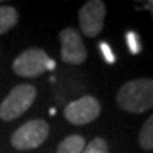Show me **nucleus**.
I'll use <instances>...</instances> for the list:
<instances>
[{
	"label": "nucleus",
	"instance_id": "obj_6",
	"mask_svg": "<svg viewBox=\"0 0 153 153\" xmlns=\"http://www.w3.org/2000/svg\"><path fill=\"white\" fill-rule=\"evenodd\" d=\"M101 114V104L92 95H84L76 101H72L64 109V116L70 123L87 125L95 120Z\"/></svg>",
	"mask_w": 153,
	"mask_h": 153
},
{
	"label": "nucleus",
	"instance_id": "obj_8",
	"mask_svg": "<svg viewBox=\"0 0 153 153\" xmlns=\"http://www.w3.org/2000/svg\"><path fill=\"white\" fill-rule=\"evenodd\" d=\"M19 14L11 6H0V36L10 31L17 24Z\"/></svg>",
	"mask_w": 153,
	"mask_h": 153
},
{
	"label": "nucleus",
	"instance_id": "obj_14",
	"mask_svg": "<svg viewBox=\"0 0 153 153\" xmlns=\"http://www.w3.org/2000/svg\"><path fill=\"white\" fill-rule=\"evenodd\" d=\"M142 9H143V10H149L150 13H152V17H153V0L143 1V3H142Z\"/></svg>",
	"mask_w": 153,
	"mask_h": 153
},
{
	"label": "nucleus",
	"instance_id": "obj_5",
	"mask_svg": "<svg viewBox=\"0 0 153 153\" xmlns=\"http://www.w3.org/2000/svg\"><path fill=\"white\" fill-rule=\"evenodd\" d=\"M105 16H106V6L101 0H89L79 9L78 20L81 31L87 37H97L104 28Z\"/></svg>",
	"mask_w": 153,
	"mask_h": 153
},
{
	"label": "nucleus",
	"instance_id": "obj_3",
	"mask_svg": "<svg viewBox=\"0 0 153 153\" xmlns=\"http://www.w3.org/2000/svg\"><path fill=\"white\" fill-rule=\"evenodd\" d=\"M55 67L54 61L50 60L45 51L41 48H30L23 51L13 62V71L17 75L26 78H36L47 70H53Z\"/></svg>",
	"mask_w": 153,
	"mask_h": 153
},
{
	"label": "nucleus",
	"instance_id": "obj_7",
	"mask_svg": "<svg viewBox=\"0 0 153 153\" xmlns=\"http://www.w3.org/2000/svg\"><path fill=\"white\" fill-rule=\"evenodd\" d=\"M61 41V60L67 64L79 65L87 60V48L84 45L81 34L76 30L68 27L60 33Z\"/></svg>",
	"mask_w": 153,
	"mask_h": 153
},
{
	"label": "nucleus",
	"instance_id": "obj_4",
	"mask_svg": "<svg viewBox=\"0 0 153 153\" xmlns=\"http://www.w3.org/2000/svg\"><path fill=\"white\" fill-rule=\"evenodd\" d=\"M50 126L43 119H33L22 125L11 135V146L19 150L36 149L48 137Z\"/></svg>",
	"mask_w": 153,
	"mask_h": 153
},
{
	"label": "nucleus",
	"instance_id": "obj_13",
	"mask_svg": "<svg viewBox=\"0 0 153 153\" xmlns=\"http://www.w3.org/2000/svg\"><path fill=\"white\" fill-rule=\"evenodd\" d=\"M99 48H101V53H102V55H104L105 61H106L108 64H114L115 62V55H114V53H112V50H111L109 45H108L106 43H101L99 44Z\"/></svg>",
	"mask_w": 153,
	"mask_h": 153
},
{
	"label": "nucleus",
	"instance_id": "obj_1",
	"mask_svg": "<svg viewBox=\"0 0 153 153\" xmlns=\"http://www.w3.org/2000/svg\"><path fill=\"white\" fill-rule=\"evenodd\" d=\"M116 104L131 114H143L153 108V79L139 78L128 81L116 94Z\"/></svg>",
	"mask_w": 153,
	"mask_h": 153
},
{
	"label": "nucleus",
	"instance_id": "obj_12",
	"mask_svg": "<svg viewBox=\"0 0 153 153\" xmlns=\"http://www.w3.org/2000/svg\"><path fill=\"white\" fill-rule=\"evenodd\" d=\"M126 41H128V47L131 50V53L133 54H137L140 51V40H139V36L133 31H129L126 34Z\"/></svg>",
	"mask_w": 153,
	"mask_h": 153
},
{
	"label": "nucleus",
	"instance_id": "obj_9",
	"mask_svg": "<svg viewBox=\"0 0 153 153\" xmlns=\"http://www.w3.org/2000/svg\"><path fill=\"white\" fill-rule=\"evenodd\" d=\"M85 149V139L79 135H71L58 145L57 153H82Z\"/></svg>",
	"mask_w": 153,
	"mask_h": 153
},
{
	"label": "nucleus",
	"instance_id": "obj_2",
	"mask_svg": "<svg viewBox=\"0 0 153 153\" xmlns=\"http://www.w3.org/2000/svg\"><path fill=\"white\" fill-rule=\"evenodd\" d=\"M36 97L37 91L30 84H20L14 87L0 104V119H17L33 105Z\"/></svg>",
	"mask_w": 153,
	"mask_h": 153
},
{
	"label": "nucleus",
	"instance_id": "obj_10",
	"mask_svg": "<svg viewBox=\"0 0 153 153\" xmlns=\"http://www.w3.org/2000/svg\"><path fill=\"white\" fill-rule=\"evenodd\" d=\"M139 145L145 150H153V115L143 123L139 132Z\"/></svg>",
	"mask_w": 153,
	"mask_h": 153
},
{
	"label": "nucleus",
	"instance_id": "obj_11",
	"mask_svg": "<svg viewBox=\"0 0 153 153\" xmlns=\"http://www.w3.org/2000/svg\"><path fill=\"white\" fill-rule=\"evenodd\" d=\"M108 143L102 137H95L88 143L82 153H108Z\"/></svg>",
	"mask_w": 153,
	"mask_h": 153
}]
</instances>
